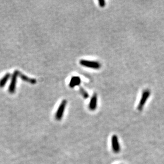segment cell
I'll return each mask as SVG.
<instances>
[{"mask_svg": "<svg viewBox=\"0 0 164 164\" xmlns=\"http://www.w3.org/2000/svg\"><path fill=\"white\" fill-rule=\"evenodd\" d=\"M112 147L113 151L115 153H118L121 150V147L119 143V139L116 135H113L112 138Z\"/></svg>", "mask_w": 164, "mask_h": 164, "instance_id": "obj_5", "label": "cell"}, {"mask_svg": "<svg viewBox=\"0 0 164 164\" xmlns=\"http://www.w3.org/2000/svg\"><path fill=\"white\" fill-rule=\"evenodd\" d=\"M19 71L18 70H15L11 77V82L9 87V92L11 94H13L15 92L17 78L19 77Z\"/></svg>", "mask_w": 164, "mask_h": 164, "instance_id": "obj_3", "label": "cell"}, {"mask_svg": "<svg viewBox=\"0 0 164 164\" xmlns=\"http://www.w3.org/2000/svg\"><path fill=\"white\" fill-rule=\"evenodd\" d=\"M79 91H80L81 95H82V97H84V99L88 98L89 95L88 93L87 92V91L84 88H83L82 87H80V88H79Z\"/></svg>", "mask_w": 164, "mask_h": 164, "instance_id": "obj_10", "label": "cell"}, {"mask_svg": "<svg viewBox=\"0 0 164 164\" xmlns=\"http://www.w3.org/2000/svg\"><path fill=\"white\" fill-rule=\"evenodd\" d=\"M67 104V100H63L60 105L58 106V108L56 111V114H55V119L57 121H60L61 120V119H62Z\"/></svg>", "mask_w": 164, "mask_h": 164, "instance_id": "obj_4", "label": "cell"}, {"mask_svg": "<svg viewBox=\"0 0 164 164\" xmlns=\"http://www.w3.org/2000/svg\"><path fill=\"white\" fill-rule=\"evenodd\" d=\"M97 102H98V96L97 93H93L91 98L90 103L89 104L88 107L89 110H95L97 107Z\"/></svg>", "mask_w": 164, "mask_h": 164, "instance_id": "obj_6", "label": "cell"}, {"mask_svg": "<svg viewBox=\"0 0 164 164\" xmlns=\"http://www.w3.org/2000/svg\"><path fill=\"white\" fill-rule=\"evenodd\" d=\"M10 77H11V74L10 73H7L3 77V78L0 80V88H3L5 86V84Z\"/></svg>", "mask_w": 164, "mask_h": 164, "instance_id": "obj_9", "label": "cell"}, {"mask_svg": "<svg viewBox=\"0 0 164 164\" xmlns=\"http://www.w3.org/2000/svg\"><path fill=\"white\" fill-rule=\"evenodd\" d=\"M81 79L78 76H74L71 78L70 81L69 87L71 88H73L76 86H79L81 84Z\"/></svg>", "mask_w": 164, "mask_h": 164, "instance_id": "obj_7", "label": "cell"}, {"mask_svg": "<svg viewBox=\"0 0 164 164\" xmlns=\"http://www.w3.org/2000/svg\"><path fill=\"white\" fill-rule=\"evenodd\" d=\"M98 3L100 7L104 8L106 5V2L104 0H99L98 1Z\"/></svg>", "mask_w": 164, "mask_h": 164, "instance_id": "obj_11", "label": "cell"}, {"mask_svg": "<svg viewBox=\"0 0 164 164\" xmlns=\"http://www.w3.org/2000/svg\"><path fill=\"white\" fill-rule=\"evenodd\" d=\"M19 77L24 81L30 83L31 84H36V82H37V81L35 79L29 78L27 76L22 74L21 72H19Z\"/></svg>", "mask_w": 164, "mask_h": 164, "instance_id": "obj_8", "label": "cell"}, {"mask_svg": "<svg viewBox=\"0 0 164 164\" xmlns=\"http://www.w3.org/2000/svg\"><path fill=\"white\" fill-rule=\"evenodd\" d=\"M79 63L83 67L95 70L100 69L102 66L100 63L98 61L86 60L84 59L81 60L79 62Z\"/></svg>", "mask_w": 164, "mask_h": 164, "instance_id": "obj_1", "label": "cell"}, {"mask_svg": "<svg viewBox=\"0 0 164 164\" xmlns=\"http://www.w3.org/2000/svg\"><path fill=\"white\" fill-rule=\"evenodd\" d=\"M150 93H151L150 91L149 90V89H146L143 91L140 100L138 105V110L139 111L143 110L145 104L147 102V100H148V98L150 96Z\"/></svg>", "mask_w": 164, "mask_h": 164, "instance_id": "obj_2", "label": "cell"}]
</instances>
